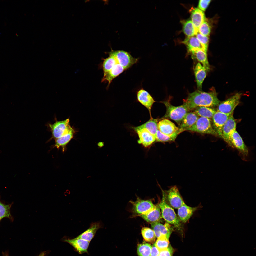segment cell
I'll return each instance as SVG.
<instances>
[{"instance_id":"19","label":"cell","mask_w":256,"mask_h":256,"mask_svg":"<svg viewBox=\"0 0 256 256\" xmlns=\"http://www.w3.org/2000/svg\"><path fill=\"white\" fill-rule=\"evenodd\" d=\"M100 222L92 223L90 227L85 231L76 237L90 242L93 238L97 230L102 228Z\"/></svg>"},{"instance_id":"8","label":"cell","mask_w":256,"mask_h":256,"mask_svg":"<svg viewBox=\"0 0 256 256\" xmlns=\"http://www.w3.org/2000/svg\"><path fill=\"white\" fill-rule=\"evenodd\" d=\"M230 146L238 151L243 159L248 156L249 151L242 138L236 130L232 133L230 137Z\"/></svg>"},{"instance_id":"43","label":"cell","mask_w":256,"mask_h":256,"mask_svg":"<svg viewBox=\"0 0 256 256\" xmlns=\"http://www.w3.org/2000/svg\"><path fill=\"white\" fill-rule=\"evenodd\" d=\"M46 254V252H43L41 253L38 256H45Z\"/></svg>"},{"instance_id":"29","label":"cell","mask_w":256,"mask_h":256,"mask_svg":"<svg viewBox=\"0 0 256 256\" xmlns=\"http://www.w3.org/2000/svg\"><path fill=\"white\" fill-rule=\"evenodd\" d=\"M158 119L151 117L147 122L141 125L137 126L139 128H145L151 133L156 136L158 130L157 126Z\"/></svg>"},{"instance_id":"6","label":"cell","mask_w":256,"mask_h":256,"mask_svg":"<svg viewBox=\"0 0 256 256\" xmlns=\"http://www.w3.org/2000/svg\"><path fill=\"white\" fill-rule=\"evenodd\" d=\"M164 192L166 201L172 207L178 209L185 203L176 186H173Z\"/></svg>"},{"instance_id":"1","label":"cell","mask_w":256,"mask_h":256,"mask_svg":"<svg viewBox=\"0 0 256 256\" xmlns=\"http://www.w3.org/2000/svg\"><path fill=\"white\" fill-rule=\"evenodd\" d=\"M210 90V92H206L197 90L189 93L183 104L190 112L198 107L217 106L221 101L217 97L215 89L212 88Z\"/></svg>"},{"instance_id":"34","label":"cell","mask_w":256,"mask_h":256,"mask_svg":"<svg viewBox=\"0 0 256 256\" xmlns=\"http://www.w3.org/2000/svg\"><path fill=\"white\" fill-rule=\"evenodd\" d=\"M178 134L177 133L171 136H168L163 134L158 130L156 135V141L157 142H163L174 141Z\"/></svg>"},{"instance_id":"17","label":"cell","mask_w":256,"mask_h":256,"mask_svg":"<svg viewBox=\"0 0 256 256\" xmlns=\"http://www.w3.org/2000/svg\"><path fill=\"white\" fill-rule=\"evenodd\" d=\"M137 98L138 101L148 110L151 116V110L153 104L155 102L152 97L147 91L142 88L137 92Z\"/></svg>"},{"instance_id":"32","label":"cell","mask_w":256,"mask_h":256,"mask_svg":"<svg viewBox=\"0 0 256 256\" xmlns=\"http://www.w3.org/2000/svg\"><path fill=\"white\" fill-rule=\"evenodd\" d=\"M141 233L144 239L146 242L153 243L155 241L156 237L152 229L148 227L142 228Z\"/></svg>"},{"instance_id":"11","label":"cell","mask_w":256,"mask_h":256,"mask_svg":"<svg viewBox=\"0 0 256 256\" xmlns=\"http://www.w3.org/2000/svg\"><path fill=\"white\" fill-rule=\"evenodd\" d=\"M231 114H226L216 110L213 115L212 118V126L218 137L221 138L223 127Z\"/></svg>"},{"instance_id":"13","label":"cell","mask_w":256,"mask_h":256,"mask_svg":"<svg viewBox=\"0 0 256 256\" xmlns=\"http://www.w3.org/2000/svg\"><path fill=\"white\" fill-rule=\"evenodd\" d=\"M158 130L163 134L171 136L176 133H180L179 128L170 120L166 119H161L158 123Z\"/></svg>"},{"instance_id":"38","label":"cell","mask_w":256,"mask_h":256,"mask_svg":"<svg viewBox=\"0 0 256 256\" xmlns=\"http://www.w3.org/2000/svg\"><path fill=\"white\" fill-rule=\"evenodd\" d=\"M196 35L202 45L203 50L207 52L209 42L208 36L203 35L198 32Z\"/></svg>"},{"instance_id":"12","label":"cell","mask_w":256,"mask_h":256,"mask_svg":"<svg viewBox=\"0 0 256 256\" xmlns=\"http://www.w3.org/2000/svg\"><path fill=\"white\" fill-rule=\"evenodd\" d=\"M133 128L138 136L139 139L138 143L144 147H148L156 141V136L152 134L145 128H139L137 127Z\"/></svg>"},{"instance_id":"35","label":"cell","mask_w":256,"mask_h":256,"mask_svg":"<svg viewBox=\"0 0 256 256\" xmlns=\"http://www.w3.org/2000/svg\"><path fill=\"white\" fill-rule=\"evenodd\" d=\"M11 205H6L2 203L0 201V222L4 217L12 219L10 212Z\"/></svg>"},{"instance_id":"31","label":"cell","mask_w":256,"mask_h":256,"mask_svg":"<svg viewBox=\"0 0 256 256\" xmlns=\"http://www.w3.org/2000/svg\"><path fill=\"white\" fill-rule=\"evenodd\" d=\"M117 63H118L115 57L110 53L109 57L104 59L103 62V68L104 73L110 71Z\"/></svg>"},{"instance_id":"22","label":"cell","mask_w":256,"mask_h":256,"mask_svg":"<svg viewBox=\"0 0 256 256\" xmlns=\"http://www.w3.org/2000/svg\"><path fill=\"white\" fill-rule=\"evenodd\" d=\"M194 71L197 88L198 90L201 91L202 83L208 71L199 63L196 65Z\"/></svg>"},{"instance_id":"24","label":"cell","mask_w":256,"mask_h":256,"mask_svg":"<svg viewBox=\"0 0 256 256\" xmlns=\"http://www.w3.org/2000/svg\"><path fill=\"white\" fill-rule=\"evenodd\" d=\"M126 70L119 63L117 64L110 71L104 73V76L101 82L107 81L108 86L112 80Z\"/></svg>"},{"instance_id":"9","label":"cell","mask_w":256,"mask_h":256,"mask_svg":"<svg viewBox=\"0 0 256 256\" xmlns=\"http://www.w3.org/2000/svg\"><path fill=\"white\" fill-rule=\"evenodd\" d=\"M115 57L117 62L125 69L136 63L138 58H134L129 53L123 50L112 51L110 52Z\"/></svg>"},{"instance_id":"41","label":"cell","mask_w":256,"mask_h":256,"mask_svg":"<svg viewBox=\"0 0 256 256\" xmlns=\"http://www.w3.org/2000/svg\"><path fill=\"white\" fill-rule=\"evenodd\" d=\"M160 251L156 246L155 243L152 246L150 256H158Z\"/></svg>"},{"instance_id":"7","label":"cell","mask_w":256,"mask_h":256,"mask_svg":"<svg viewBox=\"0 0 256 256\" xmlns=\"http://www.w3.org/2000/svg\"><path fill=\"white\" fill-rule=\"evenodd\" d=\"M48 125L51 132L52 138L55 140L61 137L72 128L69 118L63 120H56L54 123L49 124Z\"/></svg>"},{"instance_id":"3","label":"cell","mask_w":256,"mask_h":256,"mask_svg":"<svg viewBox=\"0 0 256 256\" xmlns=\"http://www.w3.org/2000/svg\"><path fill=\"white\" fill-rule=\"evenodd\" d=\"M170 99L162 102L166 107V111L162 119H171L179 125L186 115L190 111L183 104L178 106H173L170 102Z\"/></svg>"},{"instance_id":"23","label":"cell","mask_w":256,"mask_h":256,"mask_svg":"<svg viewBox=\"0 0 256 256\" xmlns=\"http://www.w3.org/2000/svg\"><path fill=\"white\" fill-rule=\"evenodd\" d=\"M139 216L150 224L159 222L162 218L160 209L158 205H155L153 209L147 213Z\"/></svg>"},{"instance_id":"33","label":"cell","mask_w":256,"mask_h":256,"mask_svg":"<svg viewBox=\"0 0 256 256\" xmlns=\"http://www.w3.org/2000/svg\"><path fill=\"white\" fill-rule=\"evenodd\" d=\"M152 246L149 244L144 243L139 244L137 252L139 256H150Z\"/></svg>"},{"instance_id":"15","label":"cell","mask_w":256,"mask_h":256,"mask_svg":"<svg viewBox=\"0 0 256 256\" xmlns=\"http://www.w3.org/2000/svg\"><path fill=\"white\" fill-rule=\"evenodd\" d=\"M150 224L156 237L158 238L164 236L169 238L173 229V227L169 224L167 223L163 225L159 222L152 223Z\"/></svg>"},{"instance_id":"18","label":"cell","mask_w":256,"mask_h":256,"mask_svg":"<svg viewBox=\"0 0 256 256\" xmlns=\"http://www.w3.org/2000/svg\"><path fill=\"white\" fill-rule=\"evenodd\" d=\"M199 116L194 112H189L186 115L179 125V133L192 126L196 122Z\"/></svg>"},{"instance_id":"4","label":"cell","mask_w":256,"mask_h":256,"mask_svg":"<svg viewBox=\"0 0 256 256\" xmlns=\"http://www.w3.org/2000/svg\"><path fill=\"white\" fill-rule=\"evenodd\" d=\"M187 131L218 136L213 127L211 119L204 117H199L195 123Z\"/></svg>"},{"instance_id":"30","label":"cell","mask_w":256,"mask_h":256,"mask_svg":"<svg viewBox=\"0 0 256 256\" xmlns=\"http://www.w3.org/2000/svg\"><path fill=\"white\" fill-rule=\"evenodd\" d=\"M183 31L184 33L187 37L195 36L198 32V30L194 26L190 20L187 21L184 23Z\"/></svg>"},{"instance_id":"26","label":"cell","mask_w":256,"mask_h":256,"mask_svg":"<svg viewBox=\"0 0 256 256\" xmlns=\"http://www.w3.org/2000/svg\"><path fill=\"white\" fill-rule=\"evenodd\" d=\"M190 52L198 61L201 63L203 66L208 71L210 70V66L208 60L207 52L203 50L200 49L192 50Z\"/></svg>"},{"instance_id":"21","label":"cell","mask_w":256,"mask_h":256,"mask_svg":"<svg viewBox=\"0 0 256 256\" xmlns=\"http://www.w3.org/2000/svg\"><path fill=\"white\" fill-rule=\"evenodd\" d=\"M74 133V131L72 128L61 137L55 140V144L54 147L58 149L61 147L62 151L64 152L66 145L73 137Z\"/></svg>"},{"instance_id":"10","label":"cell","mask_w":256,"mask_h":256,"mask_svg":"<svg viewBox=\"0 0 256 256\" xmlns=\"http://www.w3.org/2000/svg\"><path fill=\"white\" fill-rule=\"evenodd\" d=\"M132 206V210L139 216L145 214L153 209L155 205L149 200H144L138 198L135 201H130Z\"/></svg>"},{"instance_id":"40","label":"cell","mask_w":256,"mask_h":256,"mask_svg":"<svg viewBox=\"0 0 256 256\" xmlns=\"http://www.w3.org/2000/svg\"><path fill=\"white\" fill-rule=\"evenodd\" d=\"M210 0H200L199 1L198 7L199 9L202 11H205L210 2Z\"/></svg>"},{"instance_id":"5","label":"cell","mask_w":256,"mask_h":256,"mask_svg":"<svg viewBox=\"0 0 256 256\" xmlns=\"http://www.w3.org/2000/svg\"><path fill=\"white\" fill-rule=\"evenodd\" d=\"M242 95V93H237L221 102L217 106L216 110L227 114H233L234 109L239 103Z\"/></svg>"},{"instance_id":"20","label":"cell","mask_w":256,"mask_h":256,"mask_svg":"<svg viewBox=\"0 0 256 256\" xmlns=\"http://www.w3.org/2000/svg\"><path fill=\"white\" fill-rule=\"evenodd\" d=\"M197 208V207H191L185 203L183 204L178 209V214L180 221L184 223L186 222Z\"/></svg>"},{"instance_id":"16","label":"cell","mask_w":256,"mask_h":256,"mask_svg":"<svg viewBox=\"0 0 256 256\" xmlns=\"http://www.w3.org/2000/svg\"><path fill=\"white\" fill-rule=\"evenodd\" d=\"M64 241L71 245L79 254L88 253L90 242L77 237L72 239H65Z\"/></svg>"},{"instance_id":"25","label":"cell","mask_w":256,"mask_h":256,"mask_svg":"<svg viewBox=\"0 0 256 256\" xmlns=\"http://www.w3.org/2000/svg\"><path fill=\"white\" fill-rule=\"evenodd\" d=\"M191 21L195 27L197 29L202 23L206 19L203 12L199 8H192L190 10Z\"/></svg>"},{"instance_id":"37","label":"cell","mask_w":256,"mask_h":256,"mask_svg":"<svg viewBox=\"0 0 256 256\" xmlns=\"http://www.w3.org/2000/svg\"><path fill=\"white\" fill-rule=\"evenodd\" d=\"M211 29L210 26L206 20L199 27L198 32L203 35L208 36L210 34Z\"/></svg>"},{"instance_id":"36","label":"cell","mask_w":256,"mask_h":256,"mask_svg":"<svg viewBox=\"0 0 256 256\" xmlns=\"http://www.w3.org/2000/svg\"><path fill=\"white\" fill-rule=\"evenodd\" d=\"M169 238L162 236L157 238L155 245L160 251L167 248L169 245Z\"/></svg>"},{"instance_id":"28","label":"cell","mask_w":256,"mask_h":256,"mask_svg":"<svg viewBox=\"0 0 256 256\" xmlns=\"http://www.w3.org/2000/svg\"><path fill=\"white\" fill-rule=\"evenodd\" d=\"M193 110L199 117L212 119L216 110L211 107L201 106L197 107Z\"/></svg>"},{"instance_id":"42","label":"cell","mask_w":256,"mask_h":256,"mask_svg":"<svg viewBox=\"0 0 256 256\" xmlns=\"http://www.w3.org/2000/svg\"><path fill=\"white\" fill-rule=\"evenodd\" d=\"M2 256H9L8 252H2Z\"/></svg>"},{"instance_id":"14","label":"cell","mask_w":256,"mask_h":256,"mask_svg":"<svg viewBox=\"0 0 256 256\" xmlns=\"http://www.w3.org/2000/svg\"><path fill=\"white\" fill-rule=\"evenodd\" d=\"M236 123L232 114L227 121L223 127L221 138L230 146V137L233 132L236 130Z\"/></svg>"},{"instance_id":"2","label":"cell","mask_w":256,"mask_h":256,"mask_svg":"<svg viewBox=\"0 0 256 256\" xmlns=\"http://www.w3.org/2000/svg\"><path fill=\"white\" fill-rule=\"evenodd\" d=\"M162 198L161 201L158 204L161 209L162 218L168 223L173 225L179 230L182 228L180 221L173 208L166 202L164 191L162 189Z\"/></svg>"},{"instance_id":"39","label":"cell","mask_w":256,"mask_h":256,"mask_svg":"<svg viewBox=\"0 0 256 256\" xmlns=\"http://www.w3.org/2000/svg\"><path fill=\"white\" fill-rule=\"evenodd\" d=\"M174 250L170 245L166 248L160 251L158 256H172Z\"/></svg>"},{"instance_id":"27","label":"cell","mask_w":256,"mask_h":256,"mask_svg":"<svg viewBox=\"0 0 256 256\" xmlns=\"http://www.w3.org/2000/svg\"><path fill=\"white\" fill-rule=\"evenodd\" d=\"M182 42L186 46L189 52L198 49L203 50L201 43L195 36L187 37Z\"/></svg>"}]
</instances>
